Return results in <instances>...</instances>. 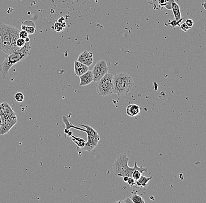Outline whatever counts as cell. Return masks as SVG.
<instances>
[{
  "mask_svg": "<svg viewBox=\"0 0 206 203\" xmlns=\"http://www.w3.org/2000/svg\"><path fill=\"white\" fill-rule=\"evenodd\" d=\"M31 47L29 42H27L23 48H19L10 55H7L5 60L0 64V73L2 79H6L10 68L18 63L23 61L31 55Z\"/></svg>",
  "mask_w": 206,
  "mask_h": 203,
  "instance_id": "1",
  "label": "cell"
},
{
  "mask_svg": "<svg viewBox=\"0 0 206 203\" xmlns=\"http://www.w3.org/2000/svg\"><path fill=\"white\" fill-rule=\"evenodd\" d=\"M114 94L125 96L132 90L134 82L131 76L126 73H119L113 77Z\"/></svg>",
  "mask_w": 206,
  "mask_h": 203,
  "instance_id": "2",
  "label": "cell"
},
{
  "mask_svg": "<svg viewBox=\"0 0 206 203\" xmlns=\"http://www.w3.org/2000/svg\"><path fill=\"white\" fill-rule=\"evenodd\" d=\"M130 158L127 156L126 153H122L118 155L113 165V169L116 176L131 177L134 168H131L128 166V162Z\"/></svg>",
  "mask_w": 206,
  "mask_h": 203,
  "instance_id": "3",
  "label": "cell"
},
{
  "mask_svg": "<svg viewBox=\"0 0 206 203\" xmlns=\"http://www.w3.org/2000/svg\"><path fill=\"white\" fill-rule=\"evenodd\" d=\"M113 77L114 75L107 73L96 82V90L100 96L105 97L114 94Z\"/></svg>",
  "mask_w": 206,
  "mask_h": 203,
  "instance_id": "4",
  "label": "cell"
},
{
  "mask_svg": "<svg viewBox=\"0 0 206 203\" xmlns=\"http://www.w3.org/2000/svg\"><path fill=\"white\" fill-rule=\"evenodd\" d=\"M9 25L0 23V50L6 55L17 51L11 45L9 34Z\"/></svg>",
  "mask_w": 206,
  "mask_h": 203,
  "instance_id": "5",
  "label": "cell"
},
{
  "mask_svg": "<svg viewBox=\"0 0 206 203\" xmlns=\"http://www.w3.org/2000/svg\"><path fill=\"white\" fill-rule=\"evenodd\" d=\"M109 68L105 60H101L96 63L92 70L93 81L97 82L108 73Z\"/></svg>",
  "mask_w": 206,
  "mask_h": 203,
  "instance_id": "6",
  "label": "cell"
},
{
  "mask_svg": "<svg viewBox=\"0 0 206 203\" xmlns=\"http://www.w3.org/2000/svg\"><path fill=\"white\" fill-rule=\"evenodd\" d=\"M2 122L0 126V135H3L8 134L12 128L17 122V115L2 119Z\"/></svg>",
  "mask_w": 206,
  "mask_h": 203,
  "instance_id": "7",
  "label": "cell"
},
{
  "mask_svg": "<svg viewBox=\"0 0 206 203\" xmlns=\"http://www.w3.org/2000/svg\"><path fill=\"white\" fill-rule=\"evenodd\" d=\"M0 115L3 119L17 115V114L7 102H4L0 104Z\"/></svg>",
  "mask_w": 206,
  "mask_h": 203,
  "instance_id": "8",
  "label": "cell"
},
{
  "mask_svg": "<svg viewBox=\"0 0 206 203\" xmlns=\"http://www.w3.org/2000/svg\"><path fill=\"white\" fill-rule=\"evenodd\" d=\"M87 135V141H86L85 145L81 148L82 150L86 151L87 152H91L93 149L97 146L98 143L100 141V138L97 137L92 135Z\"/></svg>",
  "mask_w": 206,
  "mask_h": 203,
  "instance_id": "9",
  "label": "cell"
},
{
  "mask_svg": "<svg viewBox=\"0 0 206 203\" xmlns=\"http://www.w3.org/2000/svg\"><path fill=\"white\" fill-rule=\"evenodd\" d=\"M77 60L89 67L93 63V53L91 52L84 51L79 55Z\"/></svg>",
  "mask_w": 206,
  "mask_h": 203,
  "instance_id": "10",
  "label": "cell"
},
{
  "mask_svg": "<svg viewBox=\"0 0 206 203\" xmlns=\"http://www.w3.org/2000/svg\"><path fill=\"white\" fill-rule=\"evenodd\" d=\"M9 34H10V37L11 40V45L16 50L18 49L19 48L16 46V42L18 38H19V30L18 29L9 25Z\"/></svg>",
  "mask_w": 206,
  "mask_h": 203,
  "instance_id": "11",
  "label": "cell"
},
{
  "mask_svg": "<svg viewBox=\"0 0 206 203\" xmlns=\"http://www.w3.org/2000/svg\"><path fill=\"white\" fill-rule=\"evenodd\" d=\"M80 86H86L90 85L92 81H93V75L91 70H88L86 73L80 76Z\"/></svg>",
  "mask_w": 206,
  "mask_h": 203,
  "instance_id": "12",
  "label": "cell"
},
{
  "mask_svg": "<svg viewBox=\"0 0 206 203\" xmlns=\"http://www.w3.org/2000/svg\"><path fill=\"white\" fill-rule=\"evenodd\" d=\"M74 70L75 75L80 77V76L84 74L89 70V67L76 60L74 63Z\"/></svg>",
  "mask_w": 206,
  "mask_h": 203,
  "instance_id": "13",
  "label": "cell"
},
{
  "mask_svg": "<svg viewBox=\"0 0 206 203\" xmlns=\"http://www.w3.org/2000/svg\"><path fill=\"white\" fill-rule=\"evenodd\" d=\"M126 114L130 117H135L141 112L140 107L137 104H130L126 107Z\"/></svg>",
  "mask_w": 206,
  "mask_h": 203,
  "instance_id": "14",
  "label": "cell"
},
{
  "mask_svg": "<svg viewBox=\"0 0 206 203\" xmlns=\"http://www.w3.org/2000/svg\"><path fill=\"white\" fill-rule=\"evenodd\" d=\"M171 10L173 11V14L174 15L176 21H180V19H182L181 17V13L179 6L174 0L172 1Z\"/></svg>",
  "mask_w": 206,
  "mask_h": 203,
  "instance_id": "15",
  "label": "cell"
},
{
  "mask_svg": "<svg viewBox=\"0 0 206 203\" xmlns=\"http://www.w3.org/2000/svg\"><path fill=\"white\" fill-rule=\"evenodd\" d=\"M152 179V177H147L142 175L139 179H138L137 180H135L136 185L138 187H142L143 188H145L147 184L148 183L149 181Z\"/></svg>",
  "mask_w": 206,
  "mask_h": 203,
  "instance_id": "16",
  "label": "cell"
},
{
  "mask_svg": "<svg viewBox=\"0 0 206 203\" xmlns=\"http://www.w3.org/2000/svg\"><path fill=\"white\" fill-rule=\"evenodd\" d=\"M62 120H63V123L66 126V130H70V128H74L75 130H81V131H83V132H85L86 131V130L85 129H83V128H79V127H77V126H76L75 125L71 124L70 122H69L68 119V117H66V116H63L62 117Z\"/></svg>",
  "mask_w": 206,
  "mask_h": 203,
  "instance_id": "17",
  "label": "cell"
},
{
  "mask_svg": "<svg viewBox=\"0 0 206 203\" xmlns=\"http://www.w3.org/2000/svg\"><path fill=\"white\" fill-rule=\"evenodd\" d=\"M81 126H83L85 128L86 130V132L87 135H92L95 136L97 137H100V135H98L97 132L94 130L92 126L87 125L80 124Z\"/></svg>",
  "mask_w": 206,
  "mask_h": 203,
  "instance_id": "18",
  "label": "cell"
},
{
  "mask_svg": "<svg viewBox=\"0 0 206 203\" xmlns=\"http://www.w3.org/2000/svg\"><path fill=\"white\" fill-rule=\"evenodd\" d=\"M130 198L133 201V203H145V201L143 200L142 197L140 196H138L136 193H133L130 196Z\"/></svg>",
  "mask_w": 206,
  "mask_h": 203,
  "instance_id": "19",
  "label": "cell"
},
{
  "mask_svg": "<svg viewBox=\"0 0 206 203\" xmlns=\"http://www.w3.org/2000/svg\"><path fill=\"white\" fill-rule=\"evenodd\" d=\"M21 29L22 30H25V31H27V32L28 34L31 35V34H34L35 32H36V29L33 27H28V26H25L23 24H22L21 25Z\"/></svg>",
  "mask_w": 206,
  "mask_h": 203,
  "instance_id": "20",
  "label": "cell"
},
{
  "mask_svg": "<svg viewBox=\"0 0 206 203\" xmlns=\"http://www.w3.org/2000/svg\"><path fill=\"white\" fill-rule=\"evenodd\" d=\"M24 95L22 93H17L15 94V99L18 102H22L24 100Z\"/></svg>",
  "mask_w": 206,
  "mask_h": 203,
  "instance_id": "21",
  "label": "cell"
},
{
  "mask_svg": "<svg viewBox=\"0 0 206 203\" xmlns=\"http://www.w3.org/2000/svg\"><path fill=\"white\" fill-rule=\"evenodd\" d=\"M62 25H63L62 23H59V22H57V23H55L54 24V25H53L55 30L56 31L58 32L62 31L63 30V28L65 27H64Z\"/></svg>",
  "mask_w": 206,
  "mask_h": 203,
  "instance_id": "22",
  "label": "cell"
},
{
  "mask_svg": "<svg viewBox=\"0 0 206 203\" xmlns=\"http://www.w3.org/2000/svg\"><path fill=\"white\" fill-rule=\"evenodd\" d=\"M25 44H26V42L25 39H22V38H18L16 42V46L18 48H21L25 45Z\"/></svg>",
  "mask_w": 206,
  "mask_h": 203,
  "instance_id": "23",
  "label": "cell"
},
{
  "mask_svg": "<svg viewBox=\"0 0 206 203\" xmlns=\"http://www.w3.org/2000/svg\"><path fill=\"white\" fill-rule=\"evenodd\" d=\"M72 141L74 142L75 144L77 145V146L78 147H80V148H82L83 147H84L85 145V143H86V141H77L76 140H75L74 139L72 138Z\"/></svg>",
  "mask_w": 206,
  "mask_h": 203,
  "instance_id": "24",
  "label": "cell"
},
{
  "mask_svg": "<svg viewBox=\"0 0 206 203\" xmlns=\"http://www.w3.org/2000/svg\"><path fill=\"white\" fill-rule=\"evenodd\" d=\"M19 38H22V39H25L28 36V34L25 30H21V31H19Z\"/></svg>",
  "mask_w": 206,
  "mask_h": 203,
  "instance_id": "25",
  "label": "cell"
},
{
  "mask_svg": "<svg viewBox=\"0 0 206 203\" xmlns=\"http://www.w3.org/2000/svg\"><path fill=\"white\" fill-rule=\"evenodd\" d=\"M22 24H23L25 26H28V27H33L34 28H35V27H36L35 23L32 21H31V20H26V21L23 22Z\"/></svg>",
  "mask_w": 206,
  "mask_h": 203,
  "instance_id": "26",
  "label": "cell"
},
{
  "mask_svg": "<svg viewBox=\"0 0 206 203\" xmlns=\"http://www.w3.org/2000/svg\"><path fill=\"white\" fill-rule=\"evenodd\" d=\"M169 1V0H158L159 6H165V7L167 5Z\"/></svg>",
  "mask_w": 206,
  "mask_h": 203,
  "instance_id": "27",
  "label": "cell"
},
{
  "mask_svg": "<svg viewBox=\"0 0 206 203\" xmlns=\"http://www.w3.org/2000/svg\"><path fill=\"white\" fill-rule=\"evenodd\" d=\"M127 183H128V184L130 186H134L135 185H136V183H135V180L132 178V177H129L128 180L127 181Z\"/></svg>",
  "mask_w": 206,
  "mask_h": 203,
  "instance_id": "28",
  "label": "cell"
},
{
  "mask_svg": "<svg viewBox=\"0 0 206 203\" xmlns=\"http://www.w3.org/2000/svg\"><path fill=\"white\" fill-rule=\"evenodd\" d=\"M185 23H186L189 27H190V28L192 27L193 26V24H194L193 21L192 20V19H187Z\"/></svg>",
  "mask_w": 206,
  "mask_h": 203,
  "instance_id": "29",
  "label": "cell"
},
{
  "mask_svg": "<svg viewBox=\"0 0 206 203\" xmlns=\"http://www.w3.org/2000/svg\"><path fill=\"white\" fill-rule=\"evenodd\" d=\"M180 27H181V29H182L183 31H185V32L187 31L190 28L185 23H182V24L180 25Z\"/></svg>",
  "mask_w": 206,
  "mask_h": 203,
  "instance_id": "30",
  "label": "cell"
},
{
  "mask_svg": "<svg viewBox=\"0 0 206 203\" xmlns=\"http://www.w3.org/2000/svg\"><path fill=\"white\" fill-rule=\"evenodd\" d=\"M123 203H133V201H132L131 198L127 197L123 200Z\"/></svg>",
  "mask_w": 206,
  "mask_h": 203,
  "instance_id": "31",
  "label": "cell"
},
{
  "mask_svg": "<svg viewBox=\"0 0 206 203\" xmlns=\"http://www.w3.org/2000/svg\"><path fill=\"white\" fill-rule=\"evenodd\" d=\"M123 178H124V181L125 182H127V181H128V179H129V177L128 176H124V177H123Z\"/></svg>",
  "mask_w": 206,
  "mask_h": 203,
  "instance_id": "32",
  "label": "cell"
},
{
  "mask_svg": "<svg viewBox=\"0 0 206 203\" xmlns=\"http://www.w3.org/2000/svg\"><path fill=\"white\" fill-rule=\"evenodd\" d=\"M25 40L26 43H27V42H29V41H30V39L29 38L28 36L27 38H26L25 39Z\"/></svg>",
  "mask_w": 206,
  "mask_h": 203,
  "instance_id": "33",
  "label": "cell"
},
{
  "mask_svg": "<svg viewBox=\"0 0 206 203\" xmlns=\"http://www.w3.org/2000/svg\"><path fill=\"white\" fill-rule=\"evenodd\" d=\"M2 118H1V117L0 115V126H1V125L2 124Z\"/></svg>",
  "mask_w": 206,
  "mask_h": 203,
  "instance_id": "34",
  "label": "cell"
},
{
  "mask_svg": "<svg viewBox=\"0 0 206 203\" xmlns=\"http://www.w3.org/2000/svg\"><path fill=\"white\" fill-rule=\"evenodd\" d=\"M115 203H123V200H120V201H115Z\"/></svg>",
  "mask_w": 206,
  "mask_h": 203,
  "instance_id": "35",
  "label": "cell"
}]
</instances>
